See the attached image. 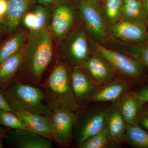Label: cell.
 Masks as SVG:
<instances>
[{"label":"cell","mask_w":148,"mask_h":148,"mask_svg":"<svg viewBox=\"0 0 148 148\" xmlns=\"http://www.w3.org/2000/svg\"><path fill=\"white\" fill-rule=\"evenodd\" d=\"M0 125L4 127H7L9 129L25 130L34 132L24 124L14 112L1 109Z\"/></svg>","instance_id":"cell-27"},{"label":"cell","mask_w":148,"mask_h":148,"mask_svg":"<svg viewBox=\"0 0 148 148\" xmlns=\"http://www.w3.org/2000/svg\"><path fill=\"white\" fill-rule=\"evenodd\" d=\"M144 115H145L148 117V107L147 108L145 109V111H144Z\"/></svg>","instance_id":"cell-37"},{"label":"cell","mask_w":148,"mask_h":148,"mask_svg":"<svg viewBox=\"0 0 148 148\" xmlns=\"http://www.w3.org/2000/svg\"><path fill=\"white\" fill-rule=\"evenodd\" d=\"M95 52L103 57L121 77L135 84L146 79L147 69L140 61L127 53L101 45L90 39Z\"/></svg>","instance_id":"cell-4"},{"label":"cell","mask_w":148,"mask_h":148,"mask_svg":"<svg viewBox=\"0 0 148 148\" xmlns=\"http://www.w3.org/2000/svg\"><path fill=\"white\" fill-rule=\"evenodd\" d=\"M80 15L90 39L96 42L106 41L108 36V26L103 13L96 5L86 0H80Z\"/></svg>","instance_id":"cell-5"},{"label":"cell","mask_w":148,"mask_h":148,"mask_svg":"<svg viewBox=\"0 0 148 148\" xmlns=\"http://www.w3.org/2000/svg\"><path fill=\"white\" fill-rule=\"evenodd\" d=\"M81 67L99 87L113 79L116 74L112 66L95 51L91 52Z\"/></svg>","instance_id":"cell-12"},{"label":"cell","mask_w":148,"mask_h":148,"mask_svg":"<svg viewBox=\"0 0 148 148\" xmlns=\"http://www.w3.org/2000/svg\"><path fill=\"white\" fill-rule=\"evenodd\" d=\"M1 90L13 112L28 111L49 116L53 113L40 86L14 81L8 87Z\"/></svg>","instance_id":"cell-3"},{"label":"cell","mask_w":148,"mask_h":148,"mask_svg":"<svg viewBox=\"0 0 148 148\" xmlns=\"http://www.w3.org/2000/svg\"><path fill=\"white\" fill-rule=\"evenodd\" d=\"M144 14H145V20L147 28H148V0H142Z\"/></svg>","instance_id":"cell-32"},{"label":"cell","mask_w":148,"mask_h":148,"mask_svg":"<svg viewBox=\"0 0 148 148\" xmlns=\"http://www.w3.org/2000/svg\"><path fill=\"white\" fill-rule=\"evenodd\" d=\"M6 130L5 129L4 127L0 125V136L2 138L4 136Z\"/></svg>","instance_id":"cell-34"},{"label":"cell","mask_w":148,"mask_h":148,"mask_svg":"<svg viewBox=\"0 0 148 148\" xmlns=\"http://www.w3.org/2000/svg\"><path fill=\"white\" fill-rule=\"evenodd\" d=\"M1 138L2 137L0 136V148H3L2 144Z\"/></svg>","instance_id":"cell-39"},{"label":"cell","mask_w":148,"mask_h":148,"mask_svg":"<svg viewBox=\"0 0 148 148\" xmlns=\"http://www.w3.org/2000/svg\"><path fill=\"white\" fill-rule=\"evenodd\" d=\"M79 148H106L114 147L109 138L106 129L87 138L77 145Z\"/></svg>","instance_id":"cell-26"},{"label":"cell","mask_w":148,"mask_h":148,"mask_svg":"<svg viewBox=\"0 0 148 148\" xmlns=\"http://www.w3.org/2000/svg\"><path fill=\"white\" fill-rule=\"evenodd\" d=\"M75 12L71 6L62 2L56 6L50 23V30L60 39L69 33L75 21Z\"/></svg>","instance_id":"cell-14"},{"label":"cell","mask_w":148,"mask_h":148,"mask_svg":"<svg viewBox=\"0 0 148 148\" xmlns=\"http://www.w3.org/2000/svg\"><path fill=\"white\" fill-rule=\"evenodd\" d=\"M124 1H137V0H123Z\"/></svg>","instance_id":"cell-40"},{"label":"cell","mask_w":148,"mask_h":148,"mask_svg":"<svg viewBox=\"0 0 148 148\" xmlns=\"http://www.w3.org/2000/svg\"><path fill=\"white\" fill-rule=\"evenodd\" d=\"M87 37L84 31L78 29L68 38L66 43L64 55L71 66L82 67L90 55Z\"/></svg>","instance_id":"cell-10"},{"label":"cell","mask_w":148,"mask_h":148,"mask_svg":"<svg viewBox=\"0 0 148 148\" xmlns=\"http://www.w3.org/2000/svg\"><path fill=\"white\" fill-rule=\"evenodd\" d=\"M134 84V83L123 78L115 77L103 86L99 87L97 92L92 98L91 103H117Z\"/></svg>","instance_id":"cell-13"},{"label":"cell","mask_w":148,"mask_h":148,"mask_svg":"<svg viewBox=\"0 0 148 148\" xmlns=\"http://www.w3.org/2000/svg\"><path fill=\"white\" fill-rule=\"evenodd\" d=\"M123 4V0H104L103 14L109 25L121 19Z\"/></svg>","instance_id":"cell-25"},{"label":"cell","mask_w":148,"mask_h":148,"mask_svg":"<svg viewBox=\"0 0 148 148\" xmlns=\"http://www.w3.org/2000/svg\"><path fill=\"white\" fill-rule=\"evenodd\" d=\"M53 58V42L48 29L31 31L27 36L23 60L14 81L40 86Z\"/></svg>","instance_id":"cell-1"},{"label":"cell","mask_w":148,"mask_h":148,"mask_svg":"<svg viewBox=\"0 0 148 148\" xmlns=\"http://www.w3.org/2000/svg\"><path fill=\"white\" fill-rule=\"evenodd\" d=\"M24 48L0 64V89H5L14 81L24 56Z\"/></svg>","instance_id":"cell-20"},{"label":"cell","mask_w":148,"mask_h":148,"mask_svg":"<svg viewBox=\"0 0 148 148\" xmlns=\"http://www.w3.org/2000/svg\"><path fill=\"white\" fill-rule=\"evenodd\" d=\"M52 139L61 147H71L75 141V130L78 119L77 112L60 110L53 111Z\"/></svg>","instance_id":"cell-6"},{"label":"cell","mask_w":148,"mask_h":148,"mask_svg":"<svg viewBox=\"0 0 148 148\" xmlns=\"http://www.w3.org/2000/svg\"><path fill=\"white\" fill-rule=\"evenodd\" d=\"M7 7V3L6 0H0V17L5 18Z\"/></svg>","instance_id":"cell-31"},{"label":"cell","mask_w":148,"mask_h":148,"mask_svg":"<svg viewBox=\"0 0 148 148\" xmlns=\"http://www.w3.org/2000/svg\"><path fill=\"white\" fill-rule=\"evenodd\" d=\"M141 100L145 104L148 102V86L144 88L137 92Z\"/></svg>","instance_id":"cell-29"},{"label":"cell","mask_w":148,"mask_h":148,"mask_svg":"<svg viewBox=\"0 0 148 148\" xmlns=\"http://www.w3.org/2000/svg\"><path fill=\"white\" fill-rule=\"evenodd\" d=\"M71 68L67 61H58L40 86L46 103L53 112L79 111L72 89Z\"/></svg>","instance_id":"cell-2"},{"label":"cell","mask_w":148,"mask_h":148,"mask_svg":"<svg viewBox=\"0 0 148 148\" xmlns=\"http://www.w3.org/2000/svg\"><path fill=\"white\" fill-rule=\"evenodd\" d=\"M71 67L72 89L79 111L91 103L99 87L90 79L81 67Z\"/></svg>","instance_id":"cell-9"},{"label":"cell","mask_w":148,"mask_h":148,"mask_svg":"<svg viewBox=\"0 0 148 148\" xmlns=\"http://www.w3.org/2000/svg\"><path fill=\"white\" fill-rule=\"evenodd\" d=\"M0 109L13 112L6 101L1 89H0Z\"/></svg>","instance_id":"cell-30"},{"label":"cell","mask_w":148,"mask_h":148,"mask_svg":"<svg viewBox=\"0 0 148 148\" xmlns=\"http://www.w3.org/2000/svg\"><path fill=\"white\" fill-rule=\"evenodd\" d=\"M139 122L140 125L148 131V117L145 115H143Z\"/></svg>","instance_id":"cell-33"},{"label":"cell","mask_w":148,"mask_h":148,"mask_svg":"<svg viewBox=\"0 0 148 148\" xmlns=\"http://www.w3.org/2000/svg\"><path fill=\"white\" fill-rule=\"evenodd\" d=\"M7 10L5 16V25L10 33L14 32L19 27L33 0H6Z\"/></svg>","instance_id":"cell-18"},{"label":"cell","mask_w":148,"mask_h":148,"mask_svg":"<svg viewBox=\"0 0 148 148\" xmlns=\"http://www.w3.org/2000/svg\"><path fill=\"white\" fill-rule=\"evenodd\" d=\"M117 104L127 124H138L143 115L142 113L145 104L137 92L128 90Z\"/></svg>","instance_id":"cell-15"},{"label":"cell","mask_w":148,"mask_h":148,"mask_svg":"<svg viewBox=\"0 0 148 148\" xmlns=\"http://www.w3.org/2000/svg\"><path fill=\"white\" fill-rule=\"evenodd\" d=\"M122 18L147 27L142 0L124 1Z\"/></svg>","instance_id":"cell-23"},{"label":"cell","mask_w":148,"mask_h":148,"mask_svg":"<svg viewBox=\"0 0 148 148\" xmlns=\"http://www.w3.org/2000/svg\"><path fill=\"white\" fill-rule=\"evenodd\" d=\"M111 107L96 109L81 116L77 113L78 119L75 130L77 145L105 128Z\"/></svg>","instance_id":"cell-7"},{"label":"cell","mask_w":148,"mask_h":148,"mask_svg":"<svg viewBox=\"0 0 148 148\" xmlns=\"http://www.w3.org/2000/svg\"><path fill=\"white\" fill-rule=\"evenodd\" d=\"M0 24L5 25V19L4 18L0 17Z\"/></svg>","instance_id":"cell-36"},{"label":"cell","mask_w":148,"mask_h":148,"mask_svg":"<svg viewBox=\"0 0 148 148\" xmlns=\"http://www.w3.org/2000/svg\"><path fill=\"white\" fill-rule=\"evenodd\" d=\"M4 28V25L0 24V33L3 30Z\"/></svg>","instance_id":"cell-38"},{"label":"cell","mask_w":148,"mask_h":148,"mask_svg":"<svg viewBox=\"0 0 148 148\" xmlns=\"http://www.w3.org/2000/svg\"><path fill=\"white\" fill-rule=\"evenodd\" d=\"M88 1L89 2L95 5H97V4L99 2V1L100 0H86Z\"/></svg>","instance_id":"cell-35"},{"label":"cell","mask_w":148,"mask_h":148,"mask_svg":"<svg viewBox=\"0 0 148 148\" xmlns=\"http://www.w3.org/2000/svg\"><path fill=\"white\" fill-rule=\"evenodd\" d=\"M33 1L38 3L40 5L49 7L58 5L61 2V0H33Z\"/></svg>","instance_id":"cell-28"},{"label":"cell","mask_w":148,"mask_h":148,"mask_svg":"<svg viewBox=\"0 0 148 148\" xmlns=\"http://www.w3.org/2000/svg\"><path fill=\"white\" fill-rule=\"evenodd\" d=\"M127 125L117 104L113 103L108 114L105 128L114 147L125 143Z\"/></svg>","instance_id":"cell-17"},{"label":"cell","mask_w":148,"mask_h":148,"mask_svg":"<svg viewBox=\"0 0 148 148\" xmlns=\"http://www.w3.org/2000/svg\"><path fill=\"white\" fill-rule=\"evenodd\" d=\"M108 34L114 40L125 44H137L148 40L147 27L123 18L109 25Z\"/></svg>","instance_id":"cell-8"},{"label":"cell","mask_w":148,"mask_h":148,"mask_svg":"<svg viewBox=\"0 0 148 148\" xmlns=\"http://www.w3.org/2000/svg\"><path fill=\"white\" fill-rule=\"evenodd\" d=\"M112 44V48L110 49L131 56L148 69V40L137 44H125L116 41Z\"/></svg>","instance_id":"cell-21"},{"label":"cell","mask_w":148,"mask_h":148,"mask_svg":"<svg viewBox=\"0 0 148 148\" xmlns=\"http://www.w3.org/2000/svg\"><path fill=\"white\" fill-rule=\"evenodd\" d=\"M24 32H19L7 40L0 46V64L16 52L21 50L27 40Z\"/></svg>","instance_id":"cell-24"},{"label":"cell","mask_w":148,"mask_h":148,"mask_svg":"<svg viewBox=\"0 0 148 148\" xmlns=\"http://www.w3.org/2000/svg\"><path fill=\"white\" fill-rule=\"evenodd\" d=\"M51 8L38 5L29 10L23 19L26 28L31 31L47 28L50 23L53 14Z\"/></svg>","instance_id":"cell-19"},{"label":"cell","mask_w":148,"mask_h":148,"mask_svg":"<svg viewBox=\"0 0 148 148\" xmlns=\"http://www.w3.org/2000/svg\"><path fill=\"white\" fill-rule=\"evenodd\" d=\"M14 113L24 124L34 132L53 141L51 116L28 111H19Z\"/></svg>","instance_id":"cell-16"},{"label":"cell","mask_w":148,"mask_h":148,"mask_svg":"<svg viewBox=\"0 0 148 148\" xmlns=\"http://www.w3.org/2000/svg\"><path fill=\"white\" fill-rule=\"evenodd\" d=\"M6 143L16 148H51L53 141L36 132L21 129L6 130L4 136Z\"/></svg>","instance_id":"cell-11"},{"label":"cell","mask_w":148,"mask_h":148,"mask_svg":"<svg viewBox=\"0 0 148 148\" xmlns=\"http://www.w3.org/2000/svg\"><path fill=\"white\" fill-rule=\"evenodd\" d=\"M124 142L133 147L148 148V133L138 124H127Z\"/></svg>","instance_id":"cell-22"}]
</instances>
